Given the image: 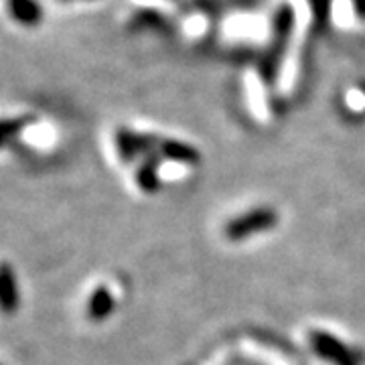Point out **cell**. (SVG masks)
<instances>
[{"mask_svg":"<svg viewBox=\"0 0 365 365\" xmlns=\"http://www.w3.org/2000/svg\"><path fill=\"white\" fill-rule=\"evenodd\" d=\"M274 222V215L272 213H254V215H248V217H242V220H237L235 223L230 225V235L232 237H237V235H246L250 232H254V230H262V227H266V225H270Z\"/></svg>","mask_w":365,"mask_h":365,"instance_id":"6da1fadb","label":"cell"}]
</instances>
